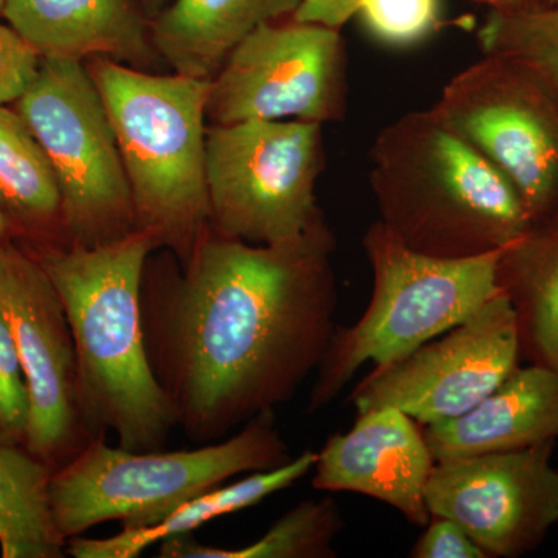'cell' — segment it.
<instances>
[{
    "label": "cell",
    "mask_w": 558,
    "mask_h": 558,
    "mask_svg": "<svg viewBox=\"0 0 558 558\" xmlns=\"http://www.w3.org/2000/svg\"><path fill=\"white\" fill-rule=\"evenodd\" d=\"M9 240H11L9 220H7L5 215H3L2 209H0V242Z\"/></svg>",
    "instance_id": "cell-31"
},
{
    "label": "cell",
    "mask_w": 558,
    "mask_h": 558,
    "mask_svg": "<svg viewBox=\"0 0 558 558\" xmlns=\"http://www.w3.org/2000/svg\"><path fill=\"white\" fill-rule=\"evenodd\" d=\"M424 534L411 549L414 558H487L457 521L432 517Z\"/></svg>",
    "instance_id": "cell-27"
},
{
    "label": "cell",
    "mask_w": 558,
    "mask_h": 558,
    "mask_svg": "<svg viewBox=\"0 0 558 558\" xmlns=\"http://www.w3.org/2000/svg\"><path fill=\"white\" fill-rule=\"evenodd\" d=\"M137 2L142 5V9L145 10V13L148 14L149 20H153L171 0H137Z\"/></svg>",
    "instance_id": "cell-30"
},
{
    "label": "cell",
    "mask_w": 558,
    "mask_h": 558,
    "mask_svg": "<svg viewBox=\"0 0 558 558\" xmlns=\"http://www.w3.org/2000/svg\"><path fill=\"white\" fill-rule=\"evenodd\" d=\"M54 470L21 446L0 444V556L61 558L68 553L50 502Z\"/></svg>",
    "instance_id": "cell-21"
},
{
    "label": "cell",
    "mask_w": 558,
    "mask_h": 558,
    "mask_svg": "<svg viewBox=\"0 0 558 558\" xmlns=\"http://www.w3.org/2000/svg\"><path fill=\"white\" fill-rule=\"evenodd\" d=\"M289 447L275 411L259 414L229 439L180 451H131L94 438L50 480L54 521L65 539L106 521L148 527L197 495L244 473L279 468Z\"/></svg>",
    "instance_id": "cell-6"
},
{
    "label": "cell",
    "mask_w": 558,
    "mask_h": 558,
    "mask_svg": "<svg viewBox=\"0 0 558 558\" xmlns=\"http://www.w3.org/2000/svg\"><path fill=\"white\" fill-rule=\"evenodd\" d=\"M7 0H0V14H2L3 7H5Z\"/></svg>",
    "instance_id": "cell-33"
},
{
    "label": "cell",
    "mask_w": 558,
    "mask_h": 558,
    "mask_svg": "<svg viewBox=\"0 0 558 558\" xmlns=\"http://www.w3.org/2000/svg\"><path fill=\"white\" fill-rule=\"evenodd\" d=\"M371 163L380 222L422 255H486L534 226L509 180L432 109L384 128Z\"/></svg>",
    "instance_id": "cell-3"
},
{
    "label": "cell",
    "mask_w": 558,
    "mask_h": 558,
    "mask_svg": "<svg viewBox=\"0 0 558 558\" xmlns=\"http://www.w3.org/2000/svg\"><path fill=\"white\" fill-rule=\"evenodd\" d=\"M102 101L130 182L135 226L185 263L209 227L207 102L211 80L84 61Z\"/></svg>",
    "instance_id": "cell-4"
},
{
    "label": "cell",
    "mask_w": 558,
    "mask_h": 558,
    "mask_svg": "<svg viewBox=\"0 0 558 558\" xmlns=\"http://www.w3.org/2000/svg\"><path fill=\"white\" fill-rule=\"evenodd\" d=\"M497 279L515 311L521 359L558 373V216L502 250Z\"/></svg>",
    "instance_id": "cell-18"
},
{
    "label": "cell",
    "mask_w": 558,
    "mask_h": 558,
    "mask_svg": "<svg viewBox=\"0 0 558 558\" xmlns=\"http://www.w3.org/2000/svg\"><path fill=\"white\" fill-rule=\"evenodd\" d=\"M357 14L374 38L392 47H409L438 32L440 0H360Z\"/></svg>",
    "instance_id": "cell-24"
},
{
    "label": "cell",
    "mask_w": 558,
    "mask_h": 558,
    "mask_svg": "<svg viewBox=\"0 0 558 558\" xmlns=\"http://www.w3.org/2000/svg\"><path fill=\"white\" fill-rule=\"evenodd\" d=\"M2 16L43 58H108L146 72L165 64L137 0H7Z\"/></svg>",
    "instance_id": "cell-15"
},
{
    "label": "cell",
    "mask_w": 558,
    "mask_h": 558,
    "mask_svg": "<svg viewBox=\"0 0 558 558\" xmlns=\"http://www.w3.org/2000/svg\"><path fill=\"white\" fill-rule=\"evenodd\" d=\"M497 13H519L538 7V0H480Z\"/></svg>",
    "instance_id": "cell-29"
},
{
    "label": "cell",
    "mask_w": 558,
    "mask_h": 558,
    "mask_svg": "<svg viewBox=\"0 0 558 558\" xmlns=\"http://www.w3.org/2000/svg\"><path fill=\"white\" fill-rule=\"evenodd\" d=\"M317 462V451L306 450L300 457L270 470L248 473V476L211 488L183 502L159 523L148 527L123 529L109 538H70L68 553L75 558H135L149 546L175 535L193 534L209 521L240 512L259 505L270 495L278 494L303 480Z\"/></svg>",
    "instance_id": "cell-19"
},
{
    "label": "cell",
    "mask_w": 558,
    "mask_h": 558,
    "mask_svg": "<svg viewBox=\"0 0 558 558\" xmlns=\"http://www.w3.org/2000/svg\"><path fill=\"white\" fill-rule=\"evenodd\" d=\"M336 238L322 216L292 241L255 245L211 226L179 263L146 260L143 343L154 377L194 442L289 402L336 332Z\"/></svg>",
    "instance_id": "cell-1"
},
{
    "label": "cell",
    "mask_w": 558,
    "mask_h": 558,
    "mask_svg": "<svg viewBox=\"0 0 558 558\" xmlns=\"http://www.w3.org/2000/svg\"><path fill=\"white\" fill-rule=\"evenodd\" d=\"M301 0H171L150 20V39L172 72L213 80L234 47Z\"/></svg>",
    "instance_id": "cell-17"
},
{
    "label": "cell",
    "mask_w": 558,
    "mask_h": 558,
    "mask_svg": "<svg viewBox=\"0 0 558 558\" xmlns=\"http://www.w3.org/2000/svg\"><path fill=\"white\" fill-rule=\"evenodd\" d=\"M373 293L362 317L337 326L311 389V413L326 409L366 363L405 357L469 318L501 292L502 250L473 258H436L402 244L376 220L362 241Z\"/></svg>",
    "instance_id": "cell-5"
},
{
    "label": "cell",
    "mask_w": 558,
    "mask_h": 558,
    "mask_svg": "<svg viewBox=\"0 0 558 558\" xmlns=\"http://www.w3.org/2000/svg\"><path fill=\"white\" fill-rule=\"evenodd\" d=\"M25 248V247H24ZM153 233L135 229L120 240L86 245H31L60 293L76 354V389L90 438L113 433L131 451L163 450L178 413L150 369L140 288Z\"/></svg>",
    "instance_id": "cell-2"
},
{
    "label": "cell",
    "mask_w": 558,
    "mask_h": 558,
    "mask_svg": "<svg viewBox=\"0 0 558 558\" xmlns=\"http://www.w3.org/2000/svg\"><path fill=\"white\" fill-rule=\"evenodd\" d=\"M0 314L31 391L25 449L49 468L60 469L94 439L80 413L75 343L49 274L11 240L0 242Z\"/></svg>",
    "instance_id": "cell-12"
},
{
    "label": "cell",
    "mask_w": 558,
    "mask_h": 558,
    "mask_svg": "<svg viewBox=\"0 0 558 558\" xmlns=\"http://www.w3.org/2000/svg\"><path fill=\"white\" fill-rule=\"evenodd\" d=\"M435 464L421 425L396 407H380L357 414L348 433L326 440L312 486L379 499L425 527L432 520L425 490Z\"/></svg>",
    "instance_id": "cell-14"
},
{
    "label": "cell",
    "mask_w": 558,
    "mask_h": 558,
    "mask_svg": "<svg viewBox=\"0 0 558 558\" xmlns=\"http://www.w3.org/2000/svg\"><path fill=\"white\" fill-rule=\"evenodd\" d=\"M31 414L27 377L5 318L0 314V444L25 447Z\"/></svg>",
    "instance_id": "cell-25"
},
{
    "label": "cell",
    "mask_w": 558,
    "mask_h": 558,
    "mask_svg": "<svg viewBox=\"0 0 558 558\" xmlns=\"http://www.w3.org/2000/svg\"><path fill=\"white\" fill-rule=\"evenodd\" d=\"M343 520L332 498L306 499L277 521L256 542L242 548L202 545L193 534L161 539V558H330Z\"/></svg>",
    "instance_id": "cell-22"
},
{
    "label": "cell",
    "mask_w": 558,
    "mask_h": 558,
    "mask_svg": "<svg viewBox=\"0 0 558 558\" xmlns=\"http://www.w3.org/2000/svg\"><path fill=\"white\" fill-rule=\"evenodd\" d=\"M0 209L11 238L62 242L61 193L46 150L17 110L0 106Z\"/></svg>",
    "instance_id": "cell-20"
},
{
    "label": "cell",
    "mask_w": 558,
    "mask_h": 558,
    "mask_svg": "<svg viewBox=\"0 0 558 558\" xmlns=\"http://www.w3.org/2000/svg\"><path fill=\"white\" fill-rule=\"evenodd\" d=\"M556 442L436 462L425 498L432 517H446L487 557L524 556L558 523Z\"/></svg>",
    "instance_id": "cell-13"
},
{
    "label": "cell",
    "mask_w": 558,
    "mask_h": 558,
    "mask_svg": "<svg viewBox=\"0 0 558 558\" xmlns=\"http://www.w3.org/2000/svg\"><path fill=\"white\" fill-rule=\"evenodd\" d=\"M476 38L484 54L521 62L558 95V5L519 13L490 10Z\"/></svg>",
    "instance_id": "cell-23"
},
{
    "label": "cell",
    "mask_w": 558,
    "mask_h": 558,
    "mask_svg": "<svg viewBox=\"0 0 558 558\" xmlns=\"http://www.w3.org/2000/svg\"><path fill=\"white\" fill-rule=\"evenodd\" d=\"M558 5V0H538V7Z\"/></svg>",
    "instance_id": "cell-32"
},
{
    "label": "cell",
    "mask_w": 558,
    "mask_h": 558,
    "mask_svg": "<svg viewBox=\"0 0 558 558\" xmlns=\"http://www.w3.org/2000/svg\"><path fill=\"white\" fill-rule=\"evenodd\" d=\"M340 32L293 16L259 25L211 80L207 120H343L348 57Z\"/></svg>",
    "instance_id": "cell-10"
},
{
    "label": "cell",
    "mask_w": 558,
    "mask_h": 558,
    "mask_svg": "<svg viewBox=\"0 0 558 558\" xmlns=\"http://www.w3.org/2000/svg\"><path fill=\"white\" fill-rule=\"evenodd\" d=\"M16 110L57 175L62 242L94 247L137 229L116 132L84 62L43 58Z\"/></svg>",
    "instance_id": "cell-7"
},
{
    "label": "cell",
    "mask_w": 558,
    "mask_h": 558,
    "mask_svg": "<svg viewBox=\"0 0 558 558\" xmlns=\"http://www.w3.org/2000/svg\"><path fill=\"white\" fill-rule=\"evenodd\" d=\"M435 462L558 439V373L529 363L462 416L422 427Z\"/></svg>",
    "instance_id": "cell-16"
},
{
    "label": "cell",
    "mask_w": 558,
    "mask_h": 558,
    "mask_svg": "<svg viewBox=\"0 0 558 558\" xmlns=\"http://www.w3.org/2000/svg\"><path fill=\"white\" fill-rule=\"evenodd\" d=\"M515 311L505 293L416 351L374 366L349 402L357 414L396 407L421 427L462 416L520 366Z\"/></svg>",
    "instance_id": "cell-11"
},
{
    "label": "cell",
    "mask_w": 558,
    "mask_h": 558,
    "mask_svg": "<svg viewBox=\"0 0 558 558\" xmlns=\"http://www.w3.org/2000/svg\"><path fill=\"white\" fill-rule=\"evenodd\" d=\"M43 57L11 25H0V106L17 102L38 76Z\"/></svg>",
    "instance_id": "cell-26"
},
{
    "label": "cell",
    "mask_w": 558,
    "mask_h": 558,
    "mask_svg": "<svg viewBox=\"0 0 558 558\" xmlns=\"http://www.w3.org/2000/svg\"><path fill=\"white\" fill-rule=\"evenodd\" d=\"M359 3L360 0H301L293 20L341 31L348 21L357 16Z\"/></svg>",
    "instance_id": "cell-28"
},
{
    "label": "cell",
    "mask_w": 558,
    "mask_h": 558,
    "mask_svg": "<svg viewBox=\"0 0 558 558\" xmlns=\"http://www.w3.org/2000/svg\"><path fill=\"white\" fill-rule=\"evenodd\" d=\"M323 124L247 120L207 128L209 226L247 244L292 241L323 216Z\"/></svg>",
    "instance_id": "cell-8"
},
{
    "label": "cell",
    "mask_w": 558,
    "mask_h": 558,
    "mask_svg": "<svg viewBox=\"0 0 558 558\" xmlns=\"http://www.w3.org/2000/svg\"><path fill=\"white\" fill-rule=\"evenodd\" d=\"M432 110L509 180L534 226L558 216V95L531 69L484 54Z\"/></svg>",
    "instance_id": "cell-9"
}]
</instances>
